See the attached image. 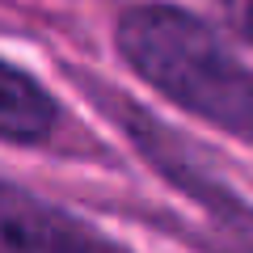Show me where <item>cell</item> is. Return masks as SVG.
Returning <instances> with one entry per match:
<instances>
[{
	"instance_id": "3957f363",
	"label": "cell",
	"mask_w": 253,
	"mask_h": 253,
	"mask_svg": "<svg viewBox=\"0 0 253 253\" xmlns=\"http://www.w3.org/2000/svg\"><path fill=\"white\" fill-rule=\"evenodd\" d=\"M59 123L51 93L26 72L0 63V139L9 144H42Z\"/></svg>"
},
{
	"instance_id": "277c9868",
	"label": "cell",
	"mask_w": 253,
	"mask_h": 253,
	"mask_svg": "<svg viewBox=\"0 0 253 253\" xmlns=\"http://www.w3.org/2000/svg\"><path fill=\"white\" fill-rule=\"evenodd\" d=\"M219 9L232 21L236 34H241L245 42H253V0H219Z\"/></svg>"
},
{
	"instance_id": "6da1fadb",
	"label": "cell",
	"mask_w": 253,
	"mask_h": 253,
	"mask_svg": "<svg viewBox=\"0 0 253 253\" xmlns=\"http://www.w3.org/2000/svg\"><path fill=\"white\" fill-rule=\"evenodd\" d=\"M126 63L181 110L253 144V68L211 26L169 4H139L118 26Z\"/></svg>"
},
{
	"instance_id": "7a4b0ae2",
	"label": "cell",
	"mask_w": 253,
	"mask_h": 253,
	"mask_svg": "<svg viewBox=\"0 0 253 253\" xmlns=\"http://www.w3.org/2000/svg\"><path fill=\"white\" fill-rule=\"evenodd\" d=\"M0 253H123L76 215L0 186Z\"/></svg>"
}]
</instances>
